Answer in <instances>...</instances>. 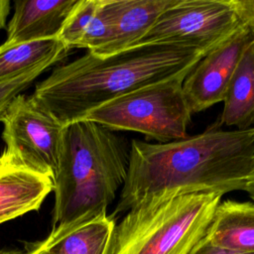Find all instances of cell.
<instances>
[{"label": "cell", "instance_id": "cell-19", "mask_svg": "<svg viewBox=\"0 0 254 254\" xmlns=\"http://www.w3.org/2000/svg\"><path fill=\"white\" fill-rule=\"evenodd\" d=\"M11 11V2L9 0H0V30L7 25V18Z\"/></svg>", "mask_w": 254, "mask_h": 254}, {"label": "cell", "instance_id": "cell-13", "mask_svg": "<svg viewBox=\"0 0 254 254\" xmlns=\"http://www.w3.org/2000/svg\"><path fill=\"white\" fill-rule=\"evenodd\" d=\"M204 237L225 249L254 253V202L220 201Z\"/></svg>", "mask_w": 254, "mask_h": 254}, {"label": "cell", "instance_id": "cell-22", "mask_svg": "<svg viewBox=\"0 0 254 254\" xmlns=\"http://www.w3.org/2000/svg\"><path fill=\"white\" fill-rule=\"evenodd\" d=\"M1 164H2V160H1V158H0V166H1Z\"/></svg>", "mask_w": 254, "mask_h": 254}, {"label": "cell", "instance_id": "cell-3", "mask_svg": "<svg viewBox=\"0 0 254 254\" xmlns=\"http://www.w3.org/2000/svg\"><path fill=\"white\" fill-rule=\"evenodd\" d=\"M130 147L124 136L89 120L65 126L53 179V227L107 213L126 181Z\"/></svg>", "mask_w": 254, "mask_h": 254}, {"label": "cell", "instance_id": "cell-2", "mask_svg": "<svg viewBox=\"0 0 254 254\" xmlns=\"http://www.w3.org/2000/svg\"><path fill=\"white\" fill-rule=\"evenodd\" d=\"M205 54L176 45L130 48L106 57L87 52L56 67L32 97L66 126L114 98L193 67Z\"/></svg>", "mask_w": 254, "mask_h": 254}, {"label": "cell", "instance_id": "cell-11", "mask_svg": "<svg viewBox=\"0 0 254 254\" xmlns=\"http://www.w3.org/2000/svg\"><path fill=\"white\" fill-rule=\"evenodd\" d=\"M173 1L105 0L110 20V34L105 46L94 55L111 56L134 46Z\"/></svg>", "mask_w": 254, "mask_h": 254}, {"label": "cell", "instance_id": "cell-18", "mask_svg": "<svg viewBox=\"0 0 254 254\" xmlns=\"http://www.w3.org/2000/svg\"><path fill=\"white\" fill-rule=\"evenodd\" d=\"M190 254H254V253H244V252L225 249L211 243L203 236L199 240V242L192 248Z\"/></svg>", "mask_w": 254, "mask_h": 254}, {"label": "cell", "instance_id": "cell-12", "mask_svg": "<svg viewBox=\"0 0 254 254\" xmlns=\"http://www.w3.org/2000/svg\"><path fill=\"white\" fill-rule=\"evenodd\" d=\"M53 190L51 178L11 166H0V223L40 209Z\"/></svg>", "mask_w": 254, "mask_h": 254}, {"label": "cell", "instance_id": "cell-17", "mask_svg": "<svg viewBox=\"0 0 254 254\" xmlns=\"http://www.w3.org/2000/svg\"><path fill=\"white\" fill-rule=\"evenodd\" d=\"M47 68L46 66H40L14 79L0 83V122L11 101L17 95L21 94Z\"/></svg>", "mask_w": 254, "mask_h": 254}, {"label": "cell", "instance_id": "cell-9", "mask_svg": "<svg viewBox=\"0 0 254 254\" xmlns=\"http://www.w3.org/2000/svg\"><path fill=\"white\" fill-rule=\"evenodd\" d=\"M115 218L107 213L53 227L43 240L26 245L27 254H111Z\"/></svg>", "mask_w": 254, "mask_h": 254}, {"label": "cell", "instance_id": "cell-20", "mask_svg": "<svg viewBox=\"0 0 254 254\" xmlns=\"http://www.w3.org/2000/svg\"><path fill=\"white\" fill-rule=\"evenodd\" d=\"M245 191L248 193L249 197L254 202V163H253L252 171H251V173L249 175V178H248V181H247V184H246Z\"/></svg>", "mask_w": 254, "mask_h": 254}, {"label": "cell", "instance_id": "cell-7", "mask_svg": "<svg viewBox=\"0 0 254 254\" xmlns=\"http://www.w3.org/2000/svg\"><path fill=\"white\" fill-rule=\"evenodd\" d=\"M0 158L3 163L55 178L60 164L64 128L32 96L17 95L3 118Z\"/></svg>", "mask_w": 254, "mask_h": 254}, {"label": "cell", "instance_id": "cell-5", "mask_svg": "<svg viewBox=\"0 0 254 254\" xmlns=\"http://www.w3.org/2000/svg\"><path fill=\"white\" fill-rule=\"evenodd\" d=\"M191 68L114 98L91 110L81 120L116 132H138L158 143L185 139L189 136L191 112L183 83Z\"/></svg>", "mask_w": 254, "mask_h": 254}, {"label": "cell", "instance_id": "cell-1", "mask_svg": "<svg viewBox=\"0 0 254 254\" xmlns=\"http://www.w3.org/2000/svg\"><path fill=\"white\" fill-rule=\"evenodd\" d=\"M254 163V127L203 132L167 143L133 139L126 181L111 216L153 195L244 190Z\"/></svg>", "mask_w": 254, "mask_h": 254}, {"label": "cell", "instance_id": "cell-10", "mask_svg": "<svg viewBox=\"0 0 254 254\" xmlns=\"http://www.w3.org/2000/svg\"><path fill=\"white\" fill-rule=\"evenodd\" d=\"M79 0H18L8 22L3 44L59 39V36Z\"/></svg>", "mask_w": 254, "mask_h": 254}, {"label": "cell", "instance_id": "cell-4", "mask_svg": "<svg viewBox=\"0 0 254 254\" xmlns=\"http://www.w3.org/2000/svg\"><path fill=\"white\" fill-rule=\"evenodd\" d=\"M222 194L153 195L116 224L111 254H190L205 235Z\"/></svg>", "mask_w": 254, "mask_h": 254}, {"label": "cell", "instance_id": "cell-14", "mask_svg": "<svg viewBox=\"0 0 254 254\" xmlns=\"http://www.w3.org/2000/svg\"><path fill=\"white\" fill-rule=\"evenodd\" d=\"M110 20L105 0H79L65 22L59 40L68 49L97 54L107 43Z\"/></svg>", "mask_w": 254, "mask_h": 254}, {"label": "cell", "instance_id": "cell-6", "mask_svg": "<svg viewBox=\"0 0 254 254\" xmlns=\"http://www.w3.org/2000/svg\"><path fill=\"white\" fill-rule=\"evenodd\" d=\"M253 16L254 0H174L131 48L176 45L208 53Z\"/></svg>", "mask_w": 254, "mask_h": 254}, {"label": "cell", "instance_id": "cell-15", "mask_svg": "<svg viewBox=\"0 0 254 254\" xmlns=\"http://www.w3.org/2000/svg\"><path fill=\"white\" fill-rule=\"evenodd\" d=\"M218 127L234 126L239 130L254 123V41L244 52L229 81Z\"/></svg>", "mask_w": 254, "mask_h": 254}, {"label": "cell", "instance_id": "cell-8", "mask_svg": "<svg viewBox=\"0 0 254 254\" xmlns=\"http://www.w3.org/2000/svg\"><path fill=\"white\" fill-rule=\"evenodd\" d=\"M253 41L254 16L206 53L190 70L183 90L191 114L223 101L234 70Z\"/></svg>", "mask_w": 254, "mask_h": 254}, {"label": "cell", "instance_id": "cell-16", "mask_svg": "<svg viewBox=\"0 0 254 254\" xmlns=\"http://www.w3.org/2000/svg\"><path fill=\"white\" fill-rule=\"evenodd\" d=\"M69 50L59 40L49 39L0 46V83L40 66L49 67Z\"/></svg>", "mask_w": 254, "mask_h": 254}, {"label": "cell", "instance_id": "cell-21", "mask_svg": "<svg viewBox=\"0 0 254 254\" xmlns=\"http://www.w3.org/2000/svg\"><path fill=\"white\" fill-rule=\"evenodd\" d=\"M0 254H27L26 251H19V250H12V249H1Z\"/></svg>", "mask_w": 254, "mask_h": 254}]
</instances>
